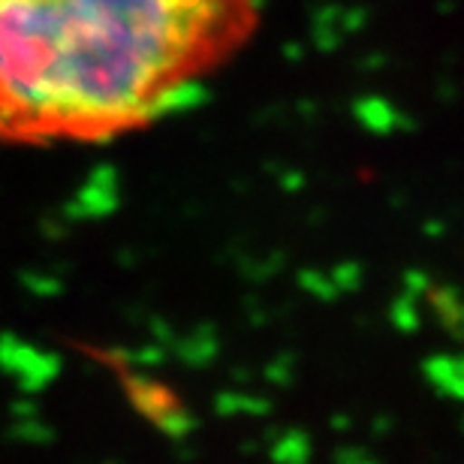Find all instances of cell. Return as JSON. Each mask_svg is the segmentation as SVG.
Returning <instances> with one entry per match:
<instances>
[{
  "label": "cell",
  "instance_id": "9a60e30c",
  "mask_svg": "<svg viewBox=\"0 0 464 464\" xmlns=\"http://www.w3.org/2000/svg\"><path fill=\"white\" fill-rule=\"evenodd\" d=\"M329 277H332V284H335L338 293H356L359 286H362V268L356 263L338 266Z\"/></svg>",
  "mask_w": 464,
  "mask_h": 464
},
{
  "label": "cell",
  "instance_id": "52a82bcc",
  "mask_svg": "<svg viewBox=\"0 0 464 464\" xmlns=\"http://www.w3.org/2000/svg\"><path fill=\"white\" fill-rule=\"evenodd\" d=\"M425 295H429V302H431L434 314H438V320L450 329V335L459 338L461 335V320H464V308H461L459 293L452 290V286H431Z\"/></svg>",
  "mask_w": 464,
  "mask_h": 464
},
{
  "label": "cell",
  "instance_id": "ac0fdd59",
  "mask_svg": "<svg viewBox=\"0 0 464 464\" xmlns=\"http://www.w3.org/2000/svg\"><path fill=\"white\" fill-rule=\"evenodd\" d=\"M290 371H293V365H290V359H277L275 365H268V377L275 380V383H281V386H286L290 383Z\"/></svg>",
  "mask_w": 464,
  "mask_h": 464
},
{
  "label": "cell",
  "instance_id": "ba28073f",
  "mask_svg": "<svg viewBox=\"0 0 464 464\" xmlns=\"http://www.w3.org/2000/svg\"><path fill=\"white\" fill-rule=\"evenodd\" d=\"M215 411L220 416H241V413L263 416V413H268V401L266 398H256V395L236 389V392H224V395L215 398Z\"/></svg>",
  "mask_w": 464,
  "mask_h": 464
},
{
  "label": "cell",
  "instance_id": "5b68a950",
  "mask_svg": "<svg viewBox=\"0 0 464 464\" xmlns=\"http://www.w3.org/2000/svg\"><path fill=\"white\" fill-rule=\"evenodd\" d=\"M422 377L429 380V386L443 398H461L464 389V365L459 356L440 353V356H429L422 362Z\"/></svg>",
  "mask_w": 464,
  "mask_h": 464
},
{
  "label": "cell",
  "instance_id": "8992f818",
  "mask_svg": "<svg viewBox=\"0 0 464 464\" xmlns=\"http://www.w3.org/2000/svg\"><path fill=\"white\" fill-rule=\"evenodd\" d=\"M218 350H220L218 335L208 326H202V329L193 332L190 338L179 341V359L184 362V365H190V368H206V365H211V362H215V356H218Z\"/></svg>",
  "mask_w": 464,
  "mask_h": 464
},
{
  "label": "cell",
  "instance_id": "e0dca14e",
  "mask_svg": "<svg viewBox=\"0 0 464 464\" xmlns=\"http://www.w3.org/2000/svg\"><path fill=\"white\" fill-rule=\"evenodd\" d=\"M431 290V281L429 275L422 272V268H411V272L404 275V284H401V295H411V299H420Z\"/></svg>",
  "mask_w": 464,
  "mask_h": 464
},
{
  "label": "cell",
  "instance_id": "7a4b0ae2",
  "mask_svg": "<svg viewBox=\"0 0 464 464\" xmlns=\"http://www.w3.org/2000/svg\"><path fill=\"white\" fill-rule=\"evenodd\" d=\"M0 371L13 374L24 395H36L61 374V359L15 335H0Z\"/></svg>",
  "mask_w": 464,
  "mask_h": 464
},
{
  "label": "cell",
  "instance_id": "30bf717a",
  "mask_svg": "<svg viewBox=\"0 0 464 464\" xmlns=\"http://www.w3.org/2000/svg\"><path fill=\"white\" fill-rule=\"evenodd\" d=\"M154 425L166 434V438L184 440V438H190L193 429H197V420H193V416H190L188 411H184V407L175 404V407H169V411H166L163 416H157Z\"/></svg>",
  "mask_w": 464,
  "mask_h": 464
},
{
  "label": "cell",
  "instance_id": "d6986e66",
  "mask_svg": "<svg viewBox=\"0 0 464 464\" xmlns=\"http://www.w3.org/2000/svg\"><path fill=\"white\" fill-rule=\"evenodd\" d=\"M356 464H377V461H371V459H368V456H362V459H359V461H356Z\"/></svg>",
  "mask_w": 464,
  "mask_h": 464
},
{
  "label": "cell",
  "instance_id": "6da1fadb",
  "mask_svg": "<svg viewBox=\"0 0 464 464\" xmlns=\"http://www.w3.org/2000/svg\"><path fill=\"white\" fill-rule=\"evenodd\" d=\"M263 0H0V133L103 139L245 40Z\"/></svg>",
  "mask_w": 464,
  "mask_h": 464
},
{
  "label": "cell",
  "instance_id": "277c9868",
  "mask_svg": "<svg viewBox=\"0 0 464 464\" xmlns=\"http://www.w3.org/2000/svg\"><path fill=\"white\" fill-rule=\"evenodd\" d=\"M124 386H127V395H130V401H133V407L142 416H148V420H157V416H163L169 407L179 404L169 389L151 380L145 371L133 368L130 374H124Z\"/></svg>",
  "mask_w": 464,
  "mask_h": 464
},
{
  "label": "cell",
  "instance_id": "2e32d148",
  "mask_svg": "<svg viewBox=\"0 0 464 464\" xmlns=\"http://www.w3.org/2000/svg\"><path fill=\"white\" fill-rule=\"evenodd\" d=\"M24 286L36 295H58L61 293V281L54 275H40V272H31L22 277Z\"/></svg>",
  "mask_w": 464,
  "mask_h": 464
},
{
  "label": "cell",
  "instance_id": "3957f363",
  "mask_svg": "<svg viewBox=\"0 0 464 464\" xmlns=\"http://www.w3.org/2000/svg\"><path fill=\"white\" fill-rule=\"evenodd\" d=\"M118 208V175L112 166H97L63 215L67 220H100Z\"/></svg>",
  "mask_w": 464,
  "mask_h": 464
},
{
  "label": "cell",
  "instance_id": "8fae6325",
  "mask_svg": "<svg viewBox=\"0 0 464 464\" xmlns=\"http://www.w3.org/2000/svg\"><path fill=\"white\" fill-rule=\"evenodd\" d=\"M389 320H392V326L398 332H404V335H411V332L420 329L422 320H420V308H416V299H411V295H398L392 302V308H389Z\"/></svg>",
  "mask_w": 464,
  "mask_h": 464
},
{
  "label": "cell",
  "instance_id": "5bb4252c",
  "mask_svg": "<svg viewBox=\"0 0 464 464\" xmlns=\"http://www.w3.org/2000/svg\"><path fill=\"white\" fill-rule=\"evenodd\" d=\"M13 434L18 440H27V443H49L52 440V429H45L40 422V416H31V420H18Z\"/></svg>",
  "mask_w": 464,
  "mask_h": 464
},
{
  "label": "cell",
  "instance_id": "4fadbf2b",
  "mask_svg": "<svg viewBox=\"0 0 464 464\" xmlns=\"http://www.w3.org/2000/svg\"><path fill=\"white\" fill-rule=\"evenodd\" d=\"M362 124L368 130H374V133H389V130L395 127V112L383 103H371L365 112H359Z\"/></svg>",
  "mask_w": 464,
  "mask_h": 464
},
{
  "label": "cell",
  "instance_id": "9c48e42d",
  "mask_svg": "<svg viewBox=\"0 0 464 464\" xmlns=\"http://www.w3.org/2000/svg\"><path fill=\"white\" fill-rule=\"evenodd\" d=\"M272 461L275 464H308L311 461V440L308 434H284V438L275 440L272 447Z\"/></svg>",
  "mask_w": 464,
  "mask_h": 464
},
{
  "label": "cell",
  "instance_id": "7c38bea8",
  "mask_svg": "<svg viewBox=\"0 0 464 464\" xmlns=\"http://www.w3.org/2000/svg\"><path fill=\"white\" fill-rule=\"evenodd\" d=\"M299 284H302V290L304 293H311V295H317V299H335L338 290H335V284H332V277L329 275H320L317 268H308V272H302L299 275Z\"/></svg>",
  "mask_w": 464,
  "mask_h": 464
}]
</instances>
